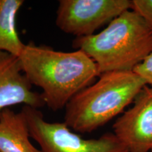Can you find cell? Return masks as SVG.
I'll list each match as a JSON object with an SVG mask.
<instances>
[{"instance_id": "1", "label": "cell", "mask_w": 152, "mask_h": 152, "mask_svg": "<svg viewBox=\"0 0 152 152\" xmlns=\"http://www.w3.org/2000/svg\"><path fill=\"white\" fill-rule=\"evenodd\" d=\"M18 58L30 84L42 90L45 105L54 111L65 109L99 76L94 61L79 49L64 52L30 42L25 45Z\"/></svg>"}, {"instance_id": "2", "label": "cell", "mask_w": 152, "mask_h": 152, "mask_svg": "<svg viewBox=\"0 0 152 152\" xmlns=\"http://www.w3.org/2000/svg\"><path fill=\"white\" fill-rule=\"evenodd\" d=\"M73 47L83 51L100 74L133 71L152 53V27L132 9L124 11L100 33L75 37Z\"/></svg>"}, {"instance_id": "3", "label": "cell", "mask_w": 152, "mask_h": 152, "mask_svg": "<svg viewBox=\"0 0 152 152\" xmlns=\"http://www.w3.org/2000/svg\"><path fill=\"white\" fill-rule=\"evenodd\" d=\"M146 85L134 71L100 74L98 80L68 102L64 122L75 132H92L124 113Z\"/></svg>"}, {"instance_id": "4", "label": "cell", "mask_w": 152, "mask_h": 152, "mask_svg": "<svg viewBox=\"0 0 152 152\" xmlns=\"http://www.w3.org/2000/svg\"><path fill=\"white\" fill-rule=\"evenodd\" d=\"M21 111L27 120L30 134L41 152H128L113 132L96 139H85L65 123H50L39 109L23 106Z\"/></svg>"}, {"instance_id": "5", "label": "cell", "mask_w": 152, "mask_h": 152, "mask_svg": "<svg viewBox=\"0 0 152 152\" xmlns=\"http://www.w3.org/2000/svg\"><path fill=\"white\" fill-rule=\"evenodd\" d=\"M131 8L130 0H60L56 25L76 37H88Z\"/></svg>"}, {"instance_id": "6", "label": "cell", "mask_w": 152, "mask_h": 152, "mask_svg": "<svg viewBox=\"0 0 152 152\" xmlns=\"http://www.w3.org/2000/svg\"><path fill=\"white\" fill-rule=\"evenodd\" d=\"M113 125L128 152H152V88L146 85Z\"/></svg>"}, {"instance_id": "7", "label": "cell", "mask_w": 152, "mask_h": 152, "mask_svg": "<svg viewBox=\"0 0 152 152\" xmlns=\"http://www.w3.org/2000/svg\"><path fill=\"white\" fill-rule=\"evenodd\" d=\"M19 104L39 109L45 102L42 94L33 90L18 57L0 51V113Z\"/></svg>"}, {"instance_id": "8", "label": "cell", "mask_w": 152, "mask_h": 152, "mask_svg": "<svg viewBox=\"0 0 152 152\" xmlns=\"http://www.w3.org/2000/svg\"><path fill=\"white\" fill-rule=\"evenodd\" d=\"M27 120L22 111L9 108L0 113V152H41L30 141Z\"/></svg>"}, {"instance_id": "9", "label": "cell", "mask_w": 152, "mask_h": 152, "mask_svg": "<svg viewBox=\"0 0 152 152\" xmlns=\"http://www.w3.org/2000/svg\"><path fill=\"white\" fill-rule=\"evenodd\" d=\"M23 2V0H0V51L17 57L26 45L16 28L17 14Z\"/></svg>"}, {"instance_id": "10", "label": "cell", "mask_w": 152, "mask_h": 152, "mask_svg": "<svg viewBox=\"0 0 152 152\" xmlns=\"http://www.w3.org/2000/svg\"><path fill=\"white\" fill-rule=\"evenodd\" d=\"M131 9L140 14L152 27V0H132Z\"/></svg>"}, {"instance_id": "11", "label": "cell", "mask_w": 152, "mask_h": 152, "mask_svg": "<svg viewBox=\"0 0 152 152\" xmlns=\"http://www.w3.org/2000/svg\"><path fill=\"white\" fill-rule=\"evenodd\" d=\"M133 71L145 81L147 85L152 88V53L143 62L139 64Z\"/></svg>"}]
</instances>
